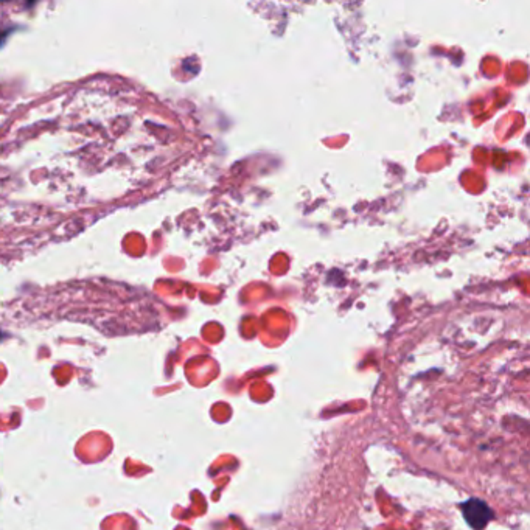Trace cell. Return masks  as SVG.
I'll list each match as a JSON object with an SVG mask.
<instances>
[{
    "instance_id": "6da1fadb",
    "label": "cell",
    "mask_w": 530,
    "mask_h": 530,
    "mask_svg": "<svg viewBox=\"0 0 530 530\" xmlns=\"http://www.w3.org/2000/svg\"><path fill=\"white\" fill-rule=\"evenodd\" d=\"M462 512L466 522L476 530H482L493 518V510L487 506V502L476 498L465 501L462 504Z\"/></svg>"
}]
</instances>
